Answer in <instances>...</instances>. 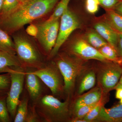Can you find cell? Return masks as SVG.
Wrapping results in <instances>:
<instances>
[{"instance_id": "1", "label": "cell", "mask_w": 122, "mask_h": 122, "mask_svg": "<svg viewBox=\"0 0 122 122\" xmlns=\"http://www.w3.org/2000/svg\"><path fill=\"white\" fill-rule=\"evenodd\" d=\"M59 0H27L11 13L0 20V28L10 35L26 24L50 12Z\"/></svg>"}, {"instance_id": "2", "label": "cell", "mask_w": 122, "mask_h": 122, "mask_svg": "<svg viewBox=\"0 0 122 122\" xmlns=\"http://www.w3.org/2000/svg\"><path fill=\"white\" fill-rule=\"evenodd\" d=\"M34 104L42 122L70 121L69 98L62 102L53 95L46 94Z\"/></svg>"}, {"instance_id": "3", "label": "cell", "mask_w": 122, "mask_h": 122, "mask_svg": "<svg viewBox=\"0 0 122 122\" xmlns=\"http://www.w3.org/2000/svg\"><path fill=\"white\" fill-rule=\"evenodd\" d=\"M54 58L63 76L65 93L69 98L74 89L76 78L86 68L85 61L65 52H58Z\"/></svg>"}, {"instance_id": "4", "label": "cell", "mask_w": 122, "mask_h": 122, "mask_svg": "<svg viewBox=\"0 0 122 122\" xmlns=\"http://www.w3.org/2000/svg\"><path fill=\"white\" fill-rule=\"evenodd\" d=\"M16 53L21 66L24 68L38 69L46 62L37 46L32 41L22 34H13Z\"/></svg>"}, {"instance_id": "5", "label": "cell", "mask_w": 122, "mask_h": 122, "mask_svg": "<svg viewBox=\"0 0 122 122\" xmlns=\"http://www.w3.org/2000/svg\"><path fill=\"white\" fill-rule=\"evenodd\" d=\"M32 72L49 89L54 96H61L65 94L63 76L53 60L46 62L41 69H33Z\"/></svg>"}, {"instance_id": "6", "label": "cell", "mask_w": 122, "mask_h": 122, "mask_svg": "<svg viewBox=\"0 0 122 122\" xmlns=\"http://www.w3.org/2000/svg\"><path fill=\"white\" fill-rule=\"evenodd\" d=\"M81 22L77 15L68 8L60 19L59 32L56 44L48 56L49 59L54 58L71 34L81 28Z\"/></svg>"}, {"instance_id": "7", "label": "cell", "mask_w": 122, "mask_h": 122, "mask_svg": "<svg viewBox=\"0 0 122 122\" xmlns=\"http://www.w3.org/2000/svg\"><path fill=\"white\" fill-rule=\"evenodd\" d=\"M102 63L97 72V80L103 93L106 94L114 89L122 75L120 63L107 61Z\"/></svg>"}, {"instance_id": "8", "label": "cell", "mask_w": 122, "mask_h": 122, "mask_svg": "<svg viewBox=\"0 0 122 122\" xmlns=\"http://www.w3.org/2000/svg\"><path fill=\"white\" fill-rule=\"evenodd\" d=\"M11 84L7 94L6 102L12 120L16 115L20 97L23 91L25 81V69L21 66L15 67L11 73Z\"/></svg>"}, {"instance_id": "9", "label": "cell", "mask_w": 122, "mask_h": 122, "mask_svg": "<svg viewBox=\"0 0 122 122\" xmlns=\"http://www.w3.org/2000/svg\"><path fill=\"white\" fill-rule=\"evenodd\" d=\"M64 52L84 61L90 59L100 61H109L98 50L89 44L83 37L76 38L70 42Z\"/></svg>"}, {"instance_id": "10", "label": "cell", "mask_w": 122, "mask_h": 122, "mask_svg": "<svg viewBox=\"0 0 122 122\" xmlns=\"http://www.w3.org/2000/svg\"><path fill=\"white\" fill-rule=\"evenodd\" d=\"M50 22L45 21L37 25L38 33L36 38L46 54H50L56 41L60 20Z\"/></svg>"}, {"instance_id": "11", "label": "cell", "mask_w": 122, "mask_h": 122, "mask_svg": "<svg viewBox=\"0 0 122 122\" xmlns=\"http://www.w3.org/2000/svg\"><path fill=\"white\" fill-rule=\"evenodd\" d=\"M33 69L25 68V82L29 98L32 103H34L45 95V89L44 86L45 84L38 76L33 73Z\"/></svg>"}, {"instance_id": "12", "label": "cell", "mask_w": 122, "mask_h": 122, "mask_svg": "<svg viewBox=\"0 0 122 122\" xmlns=\"http://www.w3.org/2000/svg\"><path fill=\"white\" fill-rule=\"evenodd\" d=\"M93 28L94 30L117 51L118 32L115 30L104 18L97 20L94 24Z\"/></svg>"}, {"instance_id": "13", "label": "cell", "mask_w": 122, "mask_h": 122, "mask_svg": "<svg viewBox=\"0 0 122 122\" xmlns=\"http://www.w3.org/2000/svg\"><path fill=\"white\" fill-rule=\"evenodd\" d=\"M103 93L99 86L92 89L86 93L79 97L74 102V110L83 106L93 105L101 101Z\"/></svg>"}, {"instance_id": "14", "label": "cell", "mask_w": 122, "mask_h": 122, "mask_svg": "<svg viewBox=\"0 0 122 122\" xmlns=\"http://www.w3.org/2000/svg\"><path fill=\"white\" fill-rule=\"evenodd\" d=\"M95 121L107 122H122V104L109 109L102 106Z\"/></svg>"}, {"instance_id": "15", "label": "cell", "mask_w": 122, "mask_h": 122, "mask_svg": "<svg viewBox=\"0 0 122 122\" xmlns=\"http://www.w3.org/2000/svg\"><path fill=\"white\" fill-rule=\"evenodd\" d=\"M18 66L22 67L16 55L0 51V73H11L14 71L13 68Z\"/></svg>"}, {"instance_id": "16", "label": "cell", "mask_w": 122, "mask_h": 122, "mask_svg": "<svg viewBox=\"0 0 122 122\" xmlns=\"http://www.w3.org/2000/svg\"><path fill=\"white\" fill-rule=\"evenodd\" d=\"M0 51L11 54H16L15 45L13 40L12 39L10 34L0 28Z\"/></svg>"}, {"instance_id": "17", "label": "cell", "mask_w": 122, "mask_h": 122, "mask_svg": "<svg viewBox=\"0 0 122 122\" xmlns=\"http://www.w3.org/2000/svg\"><path fill=\"white\" fill-rule=\"evenodd\" d=\"M96 81V75L94 71L93 70L87 71L80 82L77 91L78 95H81L85 92L93 88L95 85Z\"/></svg>"}, {"instance_id": "18", "label": "cell", "mask_w": 122, "mask_h": 122, "mask_svg": "<svg viewBox=\"0 0 122 122\" xmlns=\"http://www.w3.org/2000/svg\"><path fill=\"white\" fill-rule=\"evenodd\" d=\"M103 18L115 30L122 33V16L112 9L105 10Z\"/></svg>"}, {"instance_id": "19", "label": "cell", "mask_w": 122, "mask_h": 122, "mask_svg": "<svg viewBox=\"0 0 122 122\" xmlns=\"http://www.w3.org/2000/svg\"><path fill=\"white\" fill-rule=\"evenodd\" d=\"M83 38L91 45L97 50L109 44L94 30L87 31Z\"/></svg>"}, {"instance_id": "20", "label": "cell", "mask_w": 122, "mask_h": 122, "mask_svg": "<svg viewBox=\"0 0 122 122\" xmlns=\"http://www.w3.org/2000/svg\"><path fill=\"white\" fill-rule=\"evenodd\" d=\"M29 96H24L18 105L16 115L14 119V122H25L28 110Z\"/></svg>"}, {"instance_id": "21", "label": "cell", "mask_w": 122, "mask_h": 122, "mask_svg": "<svg viewBox=\"0 0 122 122\" xmlns=\"http://www.w3.org/2000/svg\"><path fill=\"white\" fill-rule=\"evenodd\" d=\"M71 0H59L55 7L54 11L46 22H50L59 20L68 9Z\"/></svg>"}, {"instance_id": "22", "label": "cell", "mask_w": 122, "mask_h": 122, "mask_svg": "<svg viewBox=\"0 0 122 122\" xmlns=\"http://www.w3.org/2000/svg\"><path fill=\"white\" fill-rule=\"evenodd\" d=\"M98 50L107 60L120 64L122 63V59L121 60L119 58V55L117 51L109 44L103 46Z\"/></svg>"}, {"instance_id": "23", "label": "cell", "mask_w": 122, "mask_h": 122, "mask_svg": "<svg viewBox=\"0 0 122 122\" xmlns=\"http://www.w3.org/2000/svg\"><path fill=\"white\" fill-rule=\"evenodd\" d=\"M20 4L19 0H4L0 13V20L14 11Z\"/></svg>"}, {"instance_id": "24", "label": "cell", "mask_w": 122, "mask_h": 122, "mask_svg": "<svg viewBox=\"0 0 122 122\" xmlns=\"http://www.w3.org/2000/svg\"><path fill=\"white\" fill-rule=\"evenodd\" d=\"M7 94L0 96V122H10L12 121L7 105Z\"/></svg>"}, {"instance_id": "25", "label": "cell", "mask_w": 122, "mask_h": 122, "mask_svg": "<svg viewBox=\"0 0 122 122\" xmlns=\"http://www.w3.org/2000/svg\"><path fill=\"white\" fill-rule=\"evenodd\" d=\"M11 77L9 73L0 75V93L7 94L10 88Z\"/></svg>"}, {"instance_id": "26", "label": "cell", "mask_w": 122, "mask_h": 122, "mask_svg": "<svg viewBox=\"0 0 122 122\" xmlns=\"http://www.w3.org/2000/svg\"><path fill=\"white\" fill-rule=\"evenodd\" d=\"M99 102L98 103L93 104V105L83 106L74 110L75 115L76 116V118L79 119H83V118L88 113H89L94 107H95Z\"/></svg>"}, {"instance_id": "27", "label": "cell", "mask_w": 122, "mask_h": 122, "mask_svg": "<svg viewBox=\"0 0 122 122\" xmlns=\"http://www.w3.org/2000/svg\"><path fill=\"white\" fill-rule=\"evenodd\" d=\"M42 122L35 109L34 103L29 105L28 113L26 116L25 122Z\"/></svg>"}, {"instance_id": "28", "label": "cell", "mask_w": 122, "mask_h": 122, "mask_svg": "<svg viewBox=\"0 0 122 122\" xmlns=\"http://www.w3.org/2000/svg\"><path fill=\"white\" fill-rule=\"evenodd\" d=\"M86 10L91 14H94L98 11L100 6L98 0H83Z\"/></svg>"}, {"instance_id": "29", "label": "cell", "mask_w": 122, "mask_h": 122, "mask_svg": "<svg viewBox=\"0 0 122 122\" xmlns=\"http://www.w3.org/2000/svg\"><path fill=\"white\" fill-rule=\"evenodd\" d=\"M103 106L102 100L99 103L97 106L95 107L89 113L86 115V116L83 118L87 122H90L95 121L100 113L101 107Z\"/></svg>"}, {"instance_id": "30", "label": "cell", "mask_w": 122, "mask_h": 122, "mask_svg": "<svg viewBox=\"0 0 122 122\" xmlns=\"http://www.w3.org/2000/svg\"><path fill=\"white\" fill-rule=\"evenodd\" d=\"M100 6L105 10L112 9L121 0H98Z\"/></svg>"}, {"instance_id": "31", "label": "cell", "mask_w": 122, "mask_h": 122, "mask_svg": "<svg viewBox=\"0 0 122 122\" xmlns=\"http://www.w3.org/2000/svg\"><path fill=\"white\" fill-rule=\"evenodd\" d=\"M28 35L31 36L36 37L38 33V28L37 25L31 24L29 25L25 30Z\"/></svg>"}, {"instance_id": "32", "label": "cell", "mask_w": 122, "mask_h": 122, "mask_svg": "<svg viewBox=\"0 0 122 122\" xmlns=\"http://www.w3.org/2000/svg\"><path fill=\"white\" fill-rule=\"evenodd\" d=\"M117 52L119 55L122 59V33H118V40Z\"/></svg>"}, {"instance_id": "33", "label": "cell", "mask_w": 122, "mask_h": 122, "mask_svg": "<svg viewBox=\"0 0 122 122\" xmlns=\"http://www.w3.org/2000/svg\"><path fill=\"white\" fill-rule=\"evenodd\" d=\"M112 10L122 16V0H121Z\"/></svg>"}, {"instance_id": "34", "label": "cell", "mask_w": 122, "mask_h": 122, "mask_svg": "<svg viewBox=\"0 0 122 122\" xmlns=\"http://www.w3.org/2000/svg\"><path fill=\"white\" fill-rule=\"evenodd\" d=\"M116 89V98L118 99H121L122 98V89L117 88Z\"/></svg>"}, {"instance_id": "35", "label": "cell", "mask_w": 122, "mask_h": 122, "mask_svg": "<svg viewBox=\"0 0 122 122\" xmlns=\"http://www.w3.org/2000/svg\"><path fill=\"white\" fill-rule=\"evenodd\" d=\"M4 0H0V13L1 11Z\"/></svg>"}, {"instance_id": "36", "label": "cell", "mask_w": 122, "mask_h": 122, "mask_svg": "<svg viewBox=\"0 0 122 122\" xmlns=\"http://www.w3.org/2000/svg\"><path fill=\"white\" fill-rule=\"evenodd\" d=\"M117 88H122V85H120V84L118 83L117 85H116V86L115 87L114 89H117Z\"/></svg>"}, {"instance_id": "37", "label": "cell", "mask_w": 122, "mask_h": 122, "mask_svg": "<svg viewBox=\"0 0 122 122\" xmlns=\"http://www.w3.org/2000/svg\"><path fill=\"white\" fill-rule=\"evenodd\" d=\"M119 84L120 85H122V76H121V77L119 79Z\"/></svg>"}, {"instance_id": "38", "label": "cell", "mask_w": 122, "mask_h": 122, "mask_svg": "<svg viewBox=\"0 0 122 122\" xmlns=\"http://www.w3.org/2000/svg\"><path fill=\"white\" fill-rule=\"evenodd\" d=\"M27 0H19V1H20V3H23L25 1H26Z\"/></svg>"}, {"instance_id": "39", "label": "cell", "mask_w": 122, "mask_h": 122, "mask_svg": "<svg viewBox=\"0 0 122 122\" xmlns=\"http://www.w3.org/2000/svg\"><path fill=\"white\" fill-rule=\"evenodd\" d=\"M7 94H4L1 93H0V96H2V95H4Z\"/></svg>"}, {"instance_id": "40", "label": "cell", "mask_w": 122, "mask_h": 122, "mask_svg": "<svg viewBox=\"0 0 122 122\" xmlns=\"http://www.w3.org/2000/svg\"><path fill=\"white\" fill-rule=\"evenodd\" d=\"M120 103L121 104H122V98L121 99H120Z\"/></svg>"}, {"instance_id": "41", "label": "cell", "mask_w": 122, "mask_h": 122, "mask_svg": "<svg viewBox=\"0 0 122 122\" xmlns=\"http://www.w3.org/2000/svg\"></svg>"}]
</instances>
